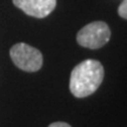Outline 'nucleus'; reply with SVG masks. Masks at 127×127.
Wrapping results in <instances>:
<instances>
[{"mask_svg": "<svg viewBox=\"0 0 127 127\" xmlns=\"http://www.w3.org/2000/svg\"><path fill=\"white\" fill-rule=\"evenodd\" d=\"M48 127H72V126L68 125L67 123H64V121H57V123H52L51 125H48Z\"/></svg>", "mask_w": 127, "mask_h": 127, "instance_id": "423d86ee", "label": "nucleus"}, {"mask_svg": "<svg viewBox=\"0 0 127 127\" xmlns=\"http://www.w3.org/2000/svg\"><path fill=\"white\" fill-rule=\"evenodd\" d=\"M9 57L14 65L25 72H36L44 64L40 51L25 42H18L12 46L9 50Z\"/></svg>", "mask_w": 127, "mask_h": 127, "instance_id": "f03ea898", "label": "nucleus"}, {"mask_svg": "<svg viewBox=\"0 0 127 127\" xmlns=\"http://www.w3.org/2000/svg\"><path fill=\"white\" fill-rule=\"evenodd\" d=\"M13 5L30 17L42 19L53 12L57 0H13Z\"/></svg>", "mask_w": 127, "mask_h": 127, "instance_id": "20e7f679", "label": "nucleus"}, {"mask_svg": "<svg viewBox=\"0 0 127 127\" xmlns=\"http://www.w3.org/2000/svg\"><path fill=\"white\" fill-rule=\"evenodd\" d=\"M105 77L102 64L94 59H86L78 64L69 75V91L75 98H86L93 94Z\"/></svg>", "mask_w": 127, "mask_h": 127, "instance_id": "f257e3e1", "label": "nucleus"}, {"mask_svg": "<svg viewBox=\"0 0 127 127\" xmlns=\"http://www.w3.org/2000/svg\"><path fill=\"white\" fill-rule=\"evenodd\" d=\"M111 39V30L105 21H93L80 28L77 33V42L81 47L98 50Z\"/></svg>", "mask_w": 127, "mask_h": 127, "instance_id": "7ed1b4c3", "label": "nucleus"}, {"mask_svg": "<svg viewBox=\"0 0 127 127\" xmlns=\"http://www.w3.org/2000/svg\"><path fill=\"white\" fill-rule=\"evenodd\" d=\"M118 14L123 19H126L127 20V0H123V2L119 5Z\"/></svg>", "mask_w": 127, "mask_h": 127, "instance_id": "39448f33", "label": "nucleus"}]
</instances>
